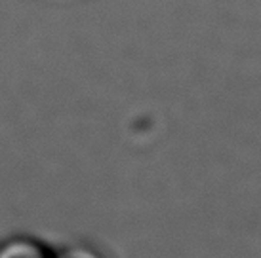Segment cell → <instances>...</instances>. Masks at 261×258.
Returning a JSON list of instances; mask_svg holds the SVG:
<instances>
[{"label": "cell", "mask_w": 261, "mask_h": 258, "mask_svg": "<svg viewBox=\"0 0 261 258\" xmlns=\"http://www.w3.org/2000/svg\"><path fill=\"white\" fill-rule=\"evenodd\" d=\"M58 258H103V256L99 252L88 249V247H73V249H67L63 254H59Z\"/></svg>", "instance_id": "7a4b0ae2"}, {"label": "cell", "mask_w": 261, "mask_h": 258, "mask_svg": "<svg viewBox=\"0 0 261 258\" xmlns=\"http://www.w3.org/2000/svg\"><path fill=\"white\" fill-rule=\"evenodd\" d=\"M0 258H51L42 245L33 239H12L0 247Z\"/></svg>", "instance_id": "6da1fadb"}]
</instances>
